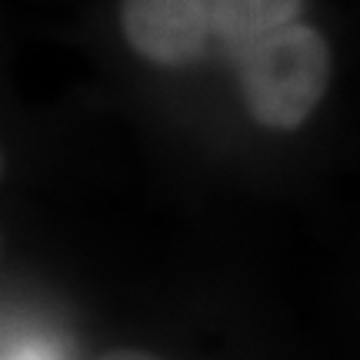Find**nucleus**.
Returning a JSON list of instances; mask_svg holds the SVG:
<instances>
[{"label": "nucleus", "mask_w": 360, "mask_h": 360, "mask_svg": "<svg viewBox=\"0 0 360 360\" xmlns=\"http://www.w3.org/2000/svg\"><path fill=\"white\" fill-rule=\"evenodd\" d=\"M94 360H160L157 354H147V350H130V347H120V350H107L101 357Z\"/></svg>", "instance_id": "20e7f679"}, {"label": "nucleus", "mask_w": 360, "mask_h": 360, "mask_svg": "<svg viewBox=\"0 0 360 360\" xmlns=\"http://www.w3.org/2000/svg\"><path fill=\"white\" fill-rule=\"evenodd\" d=\"M117 17L130 51L164 70L200 64L214 40L210 0H120Z\"/></svg>", "instance_id": "f03ea898"}, {"label": "nucleus", "mask_w": 360, "mask_h": 360, "mask_svg": "<svg viewBox=\"0 0 360 360\" xmlns=\"http://www.w3.org/2000/svg\"><path fill=\"white\" fill-rule=\"evenodd\" d=\"M250 120L267 130L304 127L334 80V51L304 17L227 51Z\"/></svg>", "instance_id": "f257e3e1"}, {"label": "nucleus", "mask_w": 360, "mask_h": 360, "mask_svg": "<svg viewBox=\"0 0 360 360\" xmlns=\"http://www.w3.org/2000/svg\"><path fill=\"white\" fill-rule=\"evenodd\" d=\"M304 0H210V30L224 53L274 27L300 20Z\"/></svg>", "instance_id": "7ed1b4c3"}]
</instances>
